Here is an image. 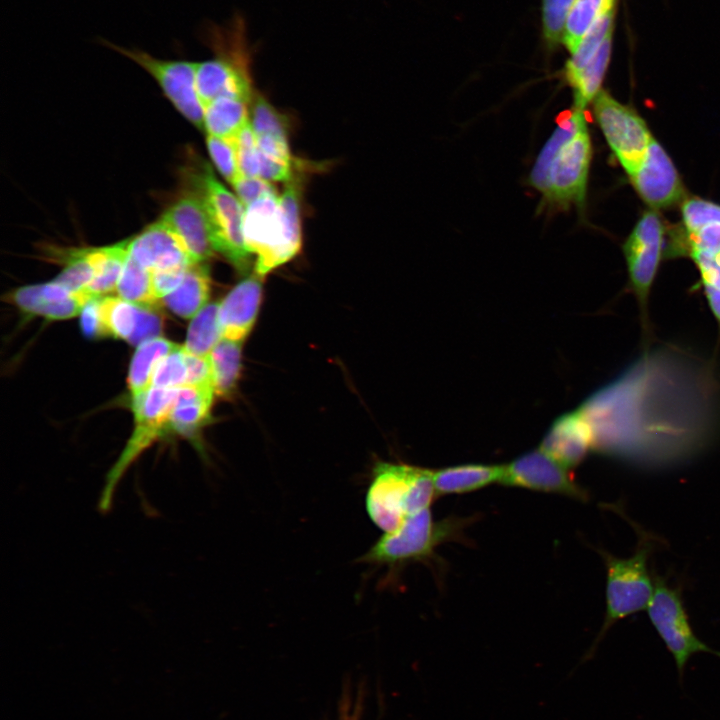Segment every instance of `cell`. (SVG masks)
I'll list each match as a JSON object with an SVG mask.
<instances>
[{
  "mask_svg": "<svg viewBox=\"0 0 720 720\" xmlns=\"http://www.w3.org/2000/svg\"><path fill=\"white\" fill-rule=\"evenodd\" d=\"M584 112L573 105L558 121L531 169L529 183L544 209L565 211L585 202L592 145Z\"/></svg>",
  "mask_w": 720,
  "mask_h": 720,
  "instance_id": "1",
  "label": "cell"
},
{
  "mask_svg": "<svg viewBox=\"0 0 720 720\" xmlns=\"http://www.w3.org/2000/svg\"><path fill=\"white\" fill-rule=\"evenodd\" d=\"M286 184L280 196H264L245 208V244L256 255L254 273L262 278L301 249V189L296 178Z\"/></svg>",
  "mask_w": 720,
  "mask_h": 720,
  "instance_id": "2",
  "label": "cell"
},
{
  "mask_svg": "<svg viewBox=\"0 0 720 720\" xmlns=\"http://www.w3.org/2000/svg\"><path fill=\"white\" fill-rule=\"evenodd\" d=\"M644 536L641 534L635 553L628 558L601 551L607 570L606 613L599 635L583 661L593 657L597 645L613 624L644 610L652 599L654 581L649 574L648 559L653 543Z\"/></svg>",
  "mask_w": 720,
  "mask_h": 720,
  "instance_id": "3",
  "label": "cell"
},
{
  "mask_svg": "<svg viewBox=\"0 0 720 720\" xmlns=\"http://www.w3.org/2000/svg\"><path fill=\"white\" fill-rule=\"evenodd\" d=\"M463 519L436 521L430 507L408 515L395 530L384 532L360 558V562L398 569L410 562L433 556L436 548L455 536L463 527Z\"/></svg>",
  "mask_w": 720,
  "mask_h": 720,
  "instance_id": "4",
  "label": "cell"
},
{
  "mask_svg": "<svg viewBox=\"0 0 720 720\" xmlns=\"http://www.w3.org/2000/svg\"><path fill=\"white\" fill-rule=\"evenodd\" d=\"M177 396L178 389L151 387L132 398L135 427L127 445L107 474L99 501L101 511L106 512L111 508L116 486L130 464L153 441L168 433L169 419Z\"/></svg>",
  "mask_w": 720,
  "mask_h": 720,
  "instance_id": "5",
  "label": "cell"
},
{
  "mask_svg": "<svg viewBox=\"0 0 720 720\" xmlns=\"http://www.w3.org/2000/svg\"><path fill=\"white\" fill-rule=\"evenodd\" d=\"M199 186L215 251L224 255L239 271H247L252 254L244 239V206L218 181L207 164L200 174Z\"/></svg>",
  "mask_w": 720,
  "mask_h": 720,
  "instance_id": "6",
  "label": "cell"
},
{
  "mask_svg": "<svg viewBox=\"0 0 720 720\" xmlns=\"http://www.w3.org/2000/svg\"><path fill=\"white\" fill-rule=\"evenodd\" d=\"M647 611L651 624L674 658L681 683L686 664L694 654L706 652L720 658V651L695 635L679 588L659 576L654 578V593Z\"/></svg>",
  "mask_w": 720,
  "mask_h": 720,
  "instance_id": "7",
  "label": "cell"
},
{
  "mask_svg": "<svg viewBox=\"0 0 720 720\" xmlns=\"http://www.w3.org/2000/svg\"><path fill=\"white\" fill-rule=\"evenodd\" d=\"M101 43L139 65L155 81L176 109L204 130L205 108L196 87V64L187 60L160 59L139 48H125L102 39Z\"/></svg>",
  "mask_w": 720,
  "mask_h": 720,
  "instance_id": "8",
  "label": "cell"
},
{
  "mask_svg": "<svg viewBox=\"0 0 720 720\" xmlns=\"http://www.w3.org/2000/svg\"><path fill=\"white\" fill-rule=\"evenodd\" d=\"M593 112L606 142L630 177L653 138L646 123L606 91H600L593 100Z\"/></svg>",
  "mask_w": 720,
  "mask_h": 720,
  "instance_id": "9",
  "label": "cell"
},
{
  "mask_svg": "<svg viewBox=\"0 0 720 720\" xmlns=\"http://www.w3.org/2000/svg\"><path fill=\"white\" fill-rule=\"evenodd\" d=\"M424 468L403 463H377L365 506L370 520L384 532L395 530L409 515L412 489Z\"/></svg>",
  "mask_w": 720,
  "mask_h": 720,
  "instance_id": "10",
  "label": "cell"
},
{
  "mask_svg": "<svg viewBox=\"0 0 720 720\" xmlns=\"http://www.w3.org/2000/svg\"><path fill=\"white\" fill-rule=\"evenodd\" d=\"M499 484L533 491L560 494L586 500V491L575 481L569 470L540 448L528 451L504 464Z\"/></svg>",
  "mask_w": 720,
  "mask_h": 720,
  "instance_id": "11",
  "label": "cell"
},
{
  "mask_svg": "<svg viewBox=\"0 0 720 720\" xmlns=\"http://www.w3.org/2000/svg\"><path fill=\"white\" fill-rule=\"evenodd\" d=\"M663 233L660 218L649 211L638 221L624 244L630 283L643 315L661 259Z\"/></svg>",
  "mask_w": 720,
  "mask_h": 720,
  "instance_id": "12",
  "label": "cell"
},
{
  "mask_svg": "<svg viewBox=\"0 0 720 720\" xmlns=\"http://www.w3.org/2000/svg\"><path fill=\"white\" fill-rule=\"evenodd\" d=\"M179 238L195 263H205L214 252L211 227L200 194H186L160 218Z\"/></svg>",
  "mask_w": 720,
  "mask_h": 720,
  "instance_id": "13",
  "label": "cell"
},
{
  "mask_svg": "<svg viewBox=\"0 0 720 720\" xmlns=\"http://www.w3.org/2000/svg\"><path fill=\"white\" fill-rule=\"evenodd\" d=\"M630 179L641 198L655 208L672 205L682 194L677 171L665 150L654 138Z\"/></svg>",
  "mask_w": 720,
  "mask_h": 720,
  "instance_id": "14",
  "label": "cell"
},
{
  "mask_svg": "<svg viewBox=\"0 0 720 720\" xmlns=\"http://www.w3.org/2000/svg\"><path fill=\"white\" fill-rule=\"evenodd\" d=\"M96 298L87 292L73 293L54 280L21 287L7 295V301L22 312L49 320H64L81 314L84 306Z\"/></svg>",
  "mask_w": 720,
  "mask_h": 720,
  "instance_id": "15",
  "label": "cell"
},
{
  "mask_svg": "<svg viewBox=\"0 0 720 720\" xmlns=\"http://www.w3.org/2000/svg\"><path fill=\"white\" fill-rule=\"evenodd\" d=\"M540 449L568 470L578 466L593 450V432L581 409L556 418L544 435Z\"/></svg>",
  "mask_w": 720,
  "mask_h": 720,
  "instance_id": "16",
  "label": "cell"
},
{
  "mask_svg": "<svg viewBox=\"0 0 720 720\" xmlns=\"http://www.w3.org/2000/svg\"><path fill=\"white\" fill-rule=\"evenodd\" d=\"M129 255L150 271L195 263L176 234L161 219L129 239Z\"/></svg>",
  "mask_w": 720,
  "mask_h": 720,
  "instance_id": "17",
  "label": "cell"
},
{
  "mask_svg": "<svg viewBox=\"0 0 720 720\" xmlns=\"http://www.w3.org/2000/svg\"><path fill=\"white\" fill-rule=\"evenodd\" d=\"M261 279L253 273L239 282L220 303L223 338L243 341L253 328L262 300Z\"/></svg>",
  "mask_w": 720,
  "mask_h": 720,
  "instance_id": "18",
  "label": "cell"
},
{
  "mask_svg": "<svg viewBox=\"0 0 720 720\" xmlns=\"http://www.w3.org/2000/svg\"><path fill=\"white\" fill-rule=\"evenodd\" d=\"M212 387L186 386L178 389L170 415L168 432L199 442L198 433L208 422L213 400Z\"/></svg>",
  "mask_w": 720,
  "mask_h": 720,
  "instance_id": "19",
  "label": "cell"
},
{
  "mask_svg": "<svg viewBox=\"0 0 720 720\" xmlns=\"http://www.w3.org/2000/svg\"><path fill=\"white\" fill-rule=\"evenodd\" d=\"M504 465L462 464L433 470L432 479L437 496L461 494L499 483Z\"/></svg>",
  "mask_w": 720,
  "mask_h": 720,
  "instance_id": "20",
  "label": "cell"
},
{
  "mask_svg": "<svg viewBox=\"0 0 720 720\" xmlns=\"http://www.w3.org/2000/svg\"><path fill=\"white\" fill-rule=\"evenodd\" d=\"M210 290L208 268L205 263H194L186 271L180 286L161 302L171 312L182 317H194L206 304Z\"/></svg>",
  "mask_w": 720,
  "mask_h": 720,
  "instance_id": "21",
  "label": "cell"
},
{
  "mask_svg": "<svg viewBox=\"0 0 720 720\" xmlns=\"http://www.w3.org/2000/svg\"><path fill=\"white\" fill-rule=\"evenodd\" d=\"M178 346L161 336L146 340L137 346L128 373V388L132 398L152 387V378L157 365Z\"/></svg>",
  "mask_w": 720,
  "mask_h": 720,
  "instance_id": "22",
  "label": "cell"
},
{
  "mask_svg": "<svg viewBox=\"0 0 720 720\" xmlns=\"http://www.w3.org/2000/svg\"><path fill=\"white\" fill-rule=\"evenodd\" d=\"M249 102L235 97H220L205 107L204 130L207 135L236 138L250 123Z\"/></svg>",
  "mask_w": 720,
  "mask_h": 720,
  "instance_id": "23",
  "label": "cell"
},
{
  "mask_svg": "<svg viewBox=\"0 0 720 720\" xmlns=\"http://www.w3.org/2000/svg\"><path fill=\"white\" fill-rule=\"evenodd\" d=\"M129 256V239L113 245L91 248L94 278L87 292L94 298L116 290Z\"/></svg>",
  "mask_w": 720,
  "mask_h": 720,
  "instance_id": "24",
  "label": "cell"
},
{
  "mask_svg": "<svg viewBox=\"0 0 720 720\" xmlns=\"http://www.w3.org/2000/svg\"><path fill=\"white\" fill-rule=\"evenodd\" d=\"M242 341L222 338L210 353L214 394L230 398L235 393L241 370Z\"/></svg>",
  "mask_w": 720,
  "mask_h": 720,
  "instance_id": "25",
  "label": "cell"
},
{
  "mask_svg": "<svg viewBox=\"0 0 720 720\" xmlns=\"http://www.w3.org/2000/svg\"><path fill=\"white\" fill-rule=\"evenodd\" d=\"M614 9L601 16L589 29L577 48L570 54L564 69L569 86L596 56L606 38L612 34Z\"/></svg>",
  "mask_w": 720,
  "mask_h": 720,
  "instance_id": "26",
  "label": "cell"
},
{
  "mask_svg": "<svg viewBox=\"0 0 720 720\" xmlns=\"http://www.w3.org/2000/svg\"><path fill=\"white\" fill-rule=\"evenodd\" d=\"M219 306L220 303L207 304L193 317L183 346L186 352L209 356L223 338L219 322Z\"/></svg>",
  "mask_w": 720,
  "mask_h": 720,
  "instance_id": "27",
  "label": "cell"
},
{
  "mask_svg": "<svg viewBox=\"0 0 720 720\" xmlns=\"http://www.w3.org/2000/svg\"><path fill=\"white\" fill-rule=\"evenodd\" d=\"M615 0H575L569 12L562 43L570 54L605 13L614 9Z\"/></svg>",
  "mask_w": 720,
  "mask_h": 720,
  "instance_id": "28",
  "label": "cell"
},
{
  "mask_svg": "<svg viewBox=\"0 0 720 720\" xmlns=\"http://www.w3.org/2000/svg\"><path fill=\"white\" fill-rule=\"evenodd\" d=\"M99 315L106 336L130 341L135 333L139 305L122 298L107 296L98 299Z\"/></svg>",
  "mask_w": 720,
  "mask_h": 720,
  "instance_id": "29",
  "label": "cell"
},
{
  "mask_svg": "<svg viewBox=\"0 0 720 720\" xmlns=\"http://www.w3.org/2000/svg\"><path fill=\"white\" fill-rule=\"evenodd\" d=\"M120 298L143 307H155L152 272L128 256L116 287Z\"/></svg>",
  "mask_w": 720,
  "mask_h": 720,
  "instance_id": "30",
  "label": "cell"
},
{
  "mask_svg": "<svg viewBox=\"0 0 720 720\" xmlns=\"http://www.w3.org/2000/svg\"><path fill=\"white\" fill-rule=\"evenodd\" d=\"M612 34L609 35L590 64L570 85L573 105L585 109L599 94L611 54Z\"/></svg>",
  "mask_w": 720,
  "mask_h": 720,
  "instance_id": "31",
  "label": "cell"
},
{
  "mask_svg": "<svg viewBox=\"0 0 720 720\" xmlns=\"http://www.w3.org/2000/svg\"><path fill=\"white\" fill-rule=\"evenodd\" d=\"M64 262V269L54 281L73 293L87 292L94 278L91 248L70 250Z\"/></svg>",
  "mask_w": 720,
  "mask_h": 720,
  "instance_id": "32",
  "label": "cell"
},
{
  "mask_svg": "<svg viewBox=\"0 0 720 720\" xmlns=\"http://www.w3.org/2000/svg\"><path fill=\"white\" fill-rule=\"evenodd\" d=\"M188 383V369L183 346H178L157 365L152 387L179 389Z\"/></svg>",
  "mask_w": 720,
  "mask_h": 720,
  "instance_id": "33",
  "label": "cell"
},
{
  "mask_svg": "<svg viewBox=\"0 0 720 720\" xmlns=\"http://www.w3.org/2000/svg\"><path fill=\"white\" fill-rule=\"evenodd\" d=\"M575 0H542L543 37L549 48L563 41L569 12Z\"/></svg>",
  "mask_w": 720,
  "mask_h": 720,
  "instance_id": "34",
  "label": "cell"
},
{
  "mask_svg": "<svg viewBox=\"0 0 720 720\" xmlns=\"http://www.w3.org/2000/svg\"><path fill=\"white\" fill-rule=\"evenodd\" d=\"M251 105L250 124L256 136L287 137L286 120L262 95L255 93Z\"/></svg>",
  "mask_w": 720,
  "mask_h": 720,
  "instance_id": "35",
  "label": "cell"
},
{
  "mask_svg": "<svg viewBox=\"0 0 720 720\" xmlns=\"http://www.w3.org/2000/svg\"><path fill=\"white\" fill-rule=\"evenodd\" d=\"M207 147L220 174L233 185L241 177L236 139L207 135Z\"/></svg>",
  "mask_w": 720,
  "mask_h": 720,
  "instance_id": "36",
  "label": "cell"
},
{
  "mask_svg": "<svg viewBox=\"0 0 720 720\" xmlns=\"http://www.w3.org/2000/svg\"><path fill=\"white\" fill-rule=\"evenodd\" d=\"M682 218L687 231L693 233L703 226L720 223V206L701 199H689L682 205Z\"/></svg>",
  "mask_w": 720,
  "mask_h": 720,
  "instance_id": "37",
  "label": "cell"
},
{
  "mask_svg": "<svg viewBox=\"0 0 720 720\" xmlns=\"http://www.w3.org/2000/svg\"><path fill=\"white\" fill-rule=\"evenodd\" d=\"M235 139L241 176H259L257 137L251 127V124L249 123Z\"/></svg>",
  "mask_w": 720,
  "mask_h": 720,
  "instance_id": "38",
  "label": "cell"
},
{
  "mask_svg": "<svg viewBox=\"0 0 720 720\" xmlns=\"http://www.w3.org/2000/svg\"><path fill=\"white\" fill-rule=\"evenodd\" d=\"M689 255L701 254L715 259L720 254V223H713L689 233Z\"/></svg>",
  "mask_w": 720,
  "mask_h": 720,
  "instance_id": "39",
  "label": "cell"
},
{
  "mask_svg": "<svg viewBox=\"0 0 720 720\" xmlns=\"http://www.w3.org/2000/svg\"><path fill=\"white\" fill-rule=\"evenodd\" d=\"M233 187L244 208L264 196L277 193L271 182L259 176H241Z\"/></svg>",
  "mask_w": 720,
  "mask_h": 720,
  "instance_id": "40",
  "label": "cell"
},
{
  "mask_svg": "<svg viewBox=\"0 0 720 720\" xmlns=\"http://www.w3.org/2000/svg\"><path fill=\"white\" fill-rule=\"evenodd\" d=\"M161 331L162 319L154 307L139 306L137 327L129 343L138 346L146 340L159 337Z\"/></svg>",
  "mask_w": 720,
  "mask_h": 720,
  "instance_id": "41",
  "label": "cell"
},
{
  "mask_svg": "<svg viewBox=\"0 0 720 720\" xmlns=\"http://www.w3.org/2000/svg\"><path fill=\"white\" fill-rule=\"evenodd\" d=\"M188 267L189 266H181L151 271L153 293L158 301L162 300L180 286Z\"/></svg>",
  "mask_w": 720,
  "mask_h": 720,
  "instance_id": "42",
  "label": "cell"
},
{
  "mask_svg": "<svg viewBox=\"0 0 720 720\" xmlns=\"http://www.w3.org/2000/svg\"><path fill=\"white\" fill-rule=\"evenodd\" d=\"M80 324L84 335L88 338L106 337L99 315L98 298L84 306L81 312Z\"/></svg>",
  "mask_w": 720,
  "mask_h": 720,
  "instance_id": "43",
  "label": "cell"
},
{
  "mask_svg": "<svg viewBox=\"0 0 720 720\" xmlns=\"http://www.w3.org/2000/svg\"><path fill=\"white\" fill-rule=\"evenodd\" d=\"M714 260L720 265V254Z\"/></svg>",
  "mask_w": 720,
  "mask_h": 720,
  "instance_id": "44",
  "label": "cell"
}]
</instances>
